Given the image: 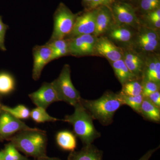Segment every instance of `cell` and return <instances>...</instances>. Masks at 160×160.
<instances>
[{
  "label": "cell",
  "mask_w": 160,
  "mask_h": 160,
  "mask_svg": "<svg viewBox=\"0 0 160 160\" xmlns=\"http://www.w3.org/2000/svg\"><path fill=\"white\" fill-rule=\"evenodd\" d=\"M80 102L93 119L102 125L108 126L112 122L116 112L124 105L121 95L108 92L98 99L89 100L81 98Z\"/></svg>",
  "instance_id": "6da1fadb"
},
{
  "label": "cell",
  "mask_w": 160,
  "mask_h": 160,
  "mask_svg": "<svg viewBox=\"0 0 160 160\" xmlns=\"http://www.w3.org/2000/svg\"><path fill=\"white\" fill-rule=\"evenodd\" d=\"M18 151L35 159L47 156L46 132L38 128L19 132L9 139Z\"/></svg>",
  "instance_id": "7a4b0ae2"
},
{
  "label": "cell",
  "mask_w": 160,
  "mask_h": 160,
  "mask_svg": "<svg viewBox=\"0 0 160 160\" xmlns=\"http://www.w3.org/2000/svg\"><path fill=\"white\" fill-rule=\"evenodd\" d=\"M74 112L70 115L66 116L64 122L71 124L73 131L79 138L84 146L91 145L101 134L93 125V119L80 102L75 105Z\"/></svg>",
  "instance_id": "3957f363"
},
{
  "label": "cell",
  "mask_w": 160,
  "mask_h": 160,
  "mask_svg": "<svg viewBox=\"0 0 160 160\" xmlns=\"http://www.w3.org/2000/svg\"><path fill=\"white\" fill-rule=\"evenodd\" d=\"M71 69L69 65H64L58 77L52 82L59 101L66 102L74 106L79 102V92L75 88L71 79Z\"/></svg>",
  "instance_id": "277c9868"
},
{
  "label": "cell",
  "mask_w": 160,
  "mask_h": 160,
  "mask_svg": "<svg viewBox=\"0 0 160 160\" xmlns=\"http://www.w3.org/2000/svg\"><path fill=\"white\" fill-rule=\"evenodd\" d=\"M77 16L65 4L60 3L53 15L54 27L49 41L67 38L73 29Z\"/></svg>",
  "instance_id": "5b68a950"
},
{
  "label": "cell",
  "mask_w": 160,
  "mask_h": 160,
  "mask_svg": "<svg viewBox=\"0 0 160 160\" xmlns=\"http://www.w3.org/2000/svg\"><path fill=\"white\" fill-rule=\"evenodd\" d=\"M33 128L6 111L0 109V138L9 139L19 132L31 130Z\"/></svg>",
  "instance_id": "8992f818"
},
{
  "label": "cell",
  "mask_w": 160,
  "mask_h": 160,
  "mask_svg": "<svg viewBox=\"0 0 160 160\" xmlns=\"http://www.w3.org/2000/svg\"><path fill=\"white\" fill-rule=\"evenodd\" d=\"M97 9H91L82 14H78L74 27L66 39L86 34H93L95 30Z\"/></svg>",
  "instance_id": "52a82bcc"
},
{
  "label": "cell",
  "mask_w": 160,
  "mask_h": 160,
  "mask_svg": "<svg viewBox=\"0 0 160 160\" xmlns=\"http://www.w3.org/2000/svg\"><path fill=\"white\" fill-rule=\"evenodd\" d=\"M111 10L113 19L118 24L132 27L139 25L138 19L135 9L130 4L122 2H114Z\"/></svg>",
  "instance_id": "ba28073f"
},
{
  "label": "cell",
  "mask_w": 160,
  "mask_h": 160,
  "mask_svg": "<svg viewBox=\"0 0 160 160\" xmlns=\"http://www.w3.org/2000/svg\"><path fill=\"white\" fill-rule=\"evenodd\" d=\"M52 51L50 46L46 44L43 46H35L32 49L33 68L32 78L35 81L40 78L45 66L51 62Z\"/></svg>",
  "instance_id": "9c48e42d"
},
{
  "label": "cell",
  "mask_w": 160,
  "mask_h": 160,
  "mask_svg": "<svg viewBox=\"0 0 160 160\" xmlns=\"http://www.w3.org/2000/svg\"><path fill=\"white\" fill-rule=\"evenodd\" d=\"M29 97L37 107L46 109L52 103L59 101L51 82L43 83L39 89L29 94Z\"/></svg>",
  "instance_id": "30bf717a"
},
{
  "label": "cell",
  "mask_w": 160,
  "mask_h": 160,
  "mask_svg": "<svg viewBox=\"0 0 160 160\" xmlns=\"http://www.w3.org/2000/svg\"><path fill=\"white\" fill-rule=\"evenodd\" d=\"M95 52L106 58L110 62L123 58L122 51L106 37L97 38Z\"/></svg>",
  "instance_id": "8fae6325"
},
{
  "label": "cell",
  "mask_w": 160,
  "mask_h": 160,
  "mask_svg": "<svg viewBox=\"0 0 160 160\" xmlns=\"http://www.w3.org/2000/svg\"><path fill=\"white\" fill-rule=\"evenodd\" d=\"M96 9L95 30L93 35L97 37L108 31L113 25V18L111 10L107 6H100Z\"/></svg>",
  "instance_id": "7c38bea8"
},
{
  "label": "cell",
  "mask_w": 160,
  "mask_h": 160,
  "mask_svg": "<svg viewBox=\"0 0 160 160\" xmlns=\"http://www.w3.org/2000/svg\"><path fill=\"white\" fill-rule=\"evenodd\" d=\"M69 54L74 57L90 55L95 52L94 47L84 35L69 39Z\"/></svg>",
  "instance_id": "4fadbf2b"
},
{
  "label": "cell",
  "mask_w": 160,
  "mask_h": 160,
  "mask_svg": "<svg viewBox=\"0 0 160 160\" xmlns=\"http://www.w3.org/2000/svg\"><path fill=\"white\" fill-rule=\"evenodd\" d=\"M102 151L93 145L84 146L79 151L72 152L67 160H102Z\"/></svg>",
  "instance_id": "5bb4252c"
},
{
  "label": "cell",
  "mask_w": 160,
  "mask_h": 160,
  "mask_svg": "<svg viewBox=\"0 0 160 160\" xmlns=\"http://www.w3.org/2000/svg\"><path fill=\"white\" fill-rule=\"evenodd\" d=\"M110 63L116 76L122 85L129 81L137 79L138 78L132 73L126 66L123 58Z\"/></svg>",
  "instance_id": "9a60e30c"
},
{
  "label": "cell",
  "mask_w": 160,
  "mask_h": 160,
  "mask_svg": "<svg viewBox=\"0 0 160 160\" xmlns=\"http://www.w3.org/2000/svg\"><path fill=\"white\" fill-rule=\"evenodd\" d=\"M143 81H152L160 85V61L158 58L149 60L143 72Z\"/></svg>",
  "instance_id": "2e32d148"
},
{
  "label": "cell",
  "mask_w": 160,
  "mask_h": 160,
  "mask_svg": "<svg viewBox=\"0 0 160 160\" xmlns=\"http://www.w3.org/2000/svg\"><path fill=\"white\" fill-rule=\"evenodd\" d=\"M140 114L147 120L159 122L160 121V108L156 106L147 98H144L140 110Z\"/></svg>",
  "instance_id": "e0dca14e"
},
{
  "label": "cell",
  "mask_w": 160,
  "mask_h": 160,
  "mask_svg": "<svg viewBox=\"0 0 160 160\" xmlns=\"http://www.w3.org/2000/svg\"><path fill=\"white\" fill-rule=\"evenodd\" d=\"M58 145L66 151L73 152L77 147L76 138L72 132L68 131H61L56 136Z\"/></svg>",
  "instance_id": "ac0fdd59"
},
{
  "label": "cell",
  "mask_w": 160,
  "mask_h": 160,
  "mask_svg": "<svg viewBox=\"0 0 160 160\" xmlns=\"http://www.w3.org/2000/svg\"><path fill=\"white\" fill-rule=\"evenodd\" d=\"M46 44L52 51L51 61L69 55V39L49 41Z\"/></svg>",
  "instance_id": "d6986e66"
},
{
  "label": "cell",
  "mask_w": 160,
  "mask_h": 160,
  "mask_svg": "<svg viewBox=\"0 0 160 160\" xmlns=\"http://www.w3.org/2000/svg\"><path fill=\"white\" fill-rule=\"evenodd\" d=\"M108 31L109 36L112 39L120 42H128L131 40L132 37V31L129 28L119 25H112Z\"/></svg>",
  "instance_id": "ffe728a7"
},
{
  "label": "cell",
  "mask_w": 160,
  "mask_h": 160,
  "mask_svg": "<svg viewBox=\"0 0 160 160\" xmlns=\"http://www.w3.org/2000/svg\"><path fill=\"white\" fill-rule=\"evenodd\" d=\"M0 109L6 111L18 119H27L30 116V111L26 106L20 105L14 108H10L6 106H0Z\"/></svg>",
  "instance_id": "44dd1931"
},
{
  "label": "cell",
  "mask_w": 160,
  "mask_h": 160,
  "mask_svg": "<svg viewBox=\"0 0 160 160\" xmlns=\"http://www.w3.org/2000/svg\"><path fill=\"white\" fill-rule=\"evenodd\" d=\"M15 80L9 73L2 72L0 73V94H9L15 89Z\"/></svg>",
  "instance_id": "7402d4cb"
},
{
  "label": "cell",
  "mask_w": 160,
  "mask_h": 160,
  "mask_svg": "<svg viewBox=\"0 0 160 160\" xmlns=\"http://www.w3.org/2000/svg\"><path fill=\"white\" fill-rule=\"evenodd\" d=\"M30 117H31L35 122L38 123H45L46 122H55L61 120L49 115L46 112V109L38 107L32 109V111H30Z\"/></svg>",
  "instance_id": "603a6c76"
},
{
  "label": "cell",
  "mask_w": 160,
  "mask_h": 160,
  "mask_svg": "<svg viewBox=\"0 0 160 160\" xmlns=\"http://www.w3.org/2000/svg\"><path fill=\"white\" fill-rule=\"evenodd\" d=\"M142 85L137 79L127 82L122 85V89L120 93L126 96L139 95L142 94Z\"/></svg>",
  "instance_id": "cb8c5ba5"
},
{
  "label": "cell",
  "mask_w": 160,
  "mask_h": 160,
  "mask_svg": "<svg viewBox=\"0 0 160 160\" xmlns=\"http://www.w3.org/2000/svg\"><path fill=\"white\" fill-rule=\"evenodd\" d=\"M120 94L121 95L124 105H126L130 106L134 111L140 113L141 106L144 99L142 94H141L139 95L135 96H126L121 94L120 92Z\"/></svg>",
  "instance_id": "d4e9b609"
},
{
  "label": "cell",
  "mask_w": 160,
  "mask_h": 160,
  "mask_svg": "<svg viewBox=\"0 0 160 160\" xmlns=\"http://www.w3.org/2000/svg\"><path fill=\"white\" fill-rule=\"evenodd\" d=\"M3 152L4 160H29L21 154L11 142L6 144Z\"/></svg>",
  "instance_id": "484cf974"
},
{
  "label": "cell",
  "mask_w": 160,
  "mask_h": 160,
  "mask_svg": "<svg viewBox=\"0 0 160 160\" xmlns=\"http://www.w3.org/2000/svg\"><path fill=\"white\" fill-rule=\"evenodd\" d=\"M160 0H140L141 9L145 12H149L160 8Z\"/></svg>",
  "instance_id": "4316f807"
},
{
  "label": "cell",
  "mask_w": 160,
  "mask_h": 160,
  "mask_svg": "<svg viewBox=\"0 0 160 160\" xmlns=\"http://www.w3.org/2000/svg\"><path fill=\"white\" fill-rule=\"evenodd\" d=\"M142 85V94L144 98H147L152 92L159 90L160 85L152 81H143Z\"/></svg>",
  "instance_id": "83f0119b"
},
{
  "label": "cell",
  "mask_w": 160,
  "mask_h": 160,
  "mask_svg": "<svg viewBox=\"0 0 160 160\" xmlns=\"http://www.w3.org/2000/svg\"><path fill=\"white\" fill-rule=\"evenodd\" d=\"M138 40L148 42H157L159 41L158 34L154 30L150 29L144 30L139 35Z\"/></svg>",
  "instance_id": "f1b7e54d"
},
{
  "label": "cell",
  "mask_w": 160,
  "mask_h": 160,
  "mask_svg": "<svg viewBox=\"0 0 160 160\" xmlns=\"http://www.w3.org/2000/svg\"><path fill=\"white\" fill-rule=\"evenodd\" d=\"M138 44L141 49L147 52H153L157 49L159 41L148 42L144 40H138Z\"/></svg>",
  "instance_id": "f546056e"
},
{
  "label": "cell",
  "mask_w": 160,
  "mask_h": 160,
  "mask_svg": "<svg viewBox=\"0 0 160 160\" xmlns=\"http://www.w3.org/2000/svg\"><path fill=\"white\" fill-rule=\"evenodd\" d=\"M8 28L9 26L3 22L2 17L0 16V49L2 51L6 50L5 45V35Z\"/></svg>",
  "instance_id": "4dcf8cb0"
},
{
  "label": "cell",
  "mask_w": 160,
  "mask_h": 160,
  "mask_svg": "<svg viewBox=\"0 0 160 160\" xmlns=\"http://www.w3.org/2000/svg\"><path fill=\"white\" fill-rule=\"evenodd\" d=\"M115 0H92L91 4L89 6V9H93L102 6L108 7L109 5L113 4Z\"/></svg>",
  "instance_id": "1f68e13d"
},
{
  "label": "cell",
  "mask_w": 160,
  "mask_h": 160,
  "mask_svg": "<svg viewBox=\"0 0 160 160\" xmlns=\"http://www.w3.org/2000/svg\"><path fill=\"white\" fill-rule=\"evenodd\" d=\"M152 102L158 108L160 107V92L159 90H158L152 92L149 95L148 97L146 98Z\"/></svg>",
  "instance_id": "d6a6232c"
},
{
  "label": "cell",
  "mask_w": 160,
  "mask_h": 160,
  "mask_svg": "<svg viewBox=\"0 0 160 160\" xmlns=\"http://www.w3.org/2000/svg\"><path fill=\"white\" fill-rule=\"evenodd\" d=\"M147 18L148 19H160V8L148 12Z\"/></svg>",
  "instance_id": "836d02e7"
},
{
  "label": "cell",
  "mask_w": 160,
  "mask_h": 160,
  "mask_svg": "<svg viewBox=\"0 0 160 160\" xmlns=\"http://www.w3.org/2000/svg\"><path fill=\"white\" fill-rule=\"evenodd\" d=\"M159 148V147H158L157 148H155V149H150L138 160H149L153 153L156 150H157Z\"/></svg>",
  "instance_id": "e575fe53"
},
{
  "label": "cell",
  "mask_w": 160,
  "mask_h": 160,
  "mask_svg": "<svg viewBox=\"0 0 160 160\" xmlns=\"http://www.w3.org/2000/svg\"><path fill=\"white\" fill-rule=\"evenodd\" d=\"M148 19L152 26L158 29L160 28V19Z\"/></svg>",
  "instance_id": "d590c367"
},
{
  "label": "cell",
  "mask_w": 160,
  "mask_h": 160,
  "mask_svg": "<svg viewBox=\"0 0 160 160\" xmlns=\"http://www.w3.org/2000/svg\"><path fill=\"white\" fill-rule=\"evenodd\" d=\"M35 160H61L60 159L57 158H50L49 157L46 156L43 157L38 158L35 159Z\"/></svg>",
  "instance_id": "8d00e7d4"
},
{
  "label": "cell",
  "mask_w": 160,
  "mask_h": 160,
  "mask_svg": "<svg viewBox=\"0 0 160 160\" xmlns=\"http://www.w3.org/2000/svg\"><path fill=\"white\" fill-rule=\"evenodd\" d=\"M83 1L86 5H87L88 7H89L91 4L92 0H83Z\"/></svg>",
  "instance_id": "74e56055"
},
{
  "label": "cell",
  "mask_w": 160,
  "mask_h": 160,
  "mask_svg": "<svg viewBox=\"0 0 160 160\" xmlns=\"http://www.w3.org/2000/svg\"><path fill=\"white\" fill-rule=\"evenodd\" d=\"M0 160H4L3 150L0 151Z\"/></svg>",
  "instance_id": "f35d334b"
},
{
  "label": "cell",
  "mask_w": 160,
  "mask_h": 160,
  "mask_svg": "<svg viewBox=\"0 0 160 160\" xmlns=\"http://www.w3.org/2000/svg\"><path fill=\"white\" fill-rule=\"evenodd\" d=\"M0 106H1V105H0Z\"/></svg>",
  "instance_id": "ab89813d"
},
{
  "label": "cell",
  "mask_w": 160,
  "mask_h": 160,
  "mask_svg": "<svg viewBox=\"0 0 160 160\" xmlns=\"http://www.w3.org/2000/svg\"></svg>",
  "instance_id": "60d3db41"
}]
</instances>
